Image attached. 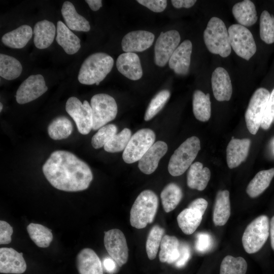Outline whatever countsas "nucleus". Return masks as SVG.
I'll use <instances>...</instances> for the list:
<instances>
[{
    "label": "nucleus",
    "instance_id": "20",
    "mask_svg": "<svg viewBox=\"0 0 274 274\" xmlns=\"http://www.w3.org/2000/svg\"><path fill=\"white\" fill-rule=\"evenodd\" d=\"M116 66L118 71L131 80H138L143 75V70L138 55L132 52L120 54L117 59Z\"/></svg>",
    "mask_w": 274,
    "mask_h": 274
},
{
    "label": "nucleus",
    "instance_id": "31",
    "mask_svg": "<svg viewBox=\"0 0 274 274\" xmlns=\"http://www.w3.org/2000/svg\"><path fill=\"white\" fill-rule=\"evenodd\" d=\"M202 216L199 211L187 208L178 215V225L185 234H191L200 225Z\"/></svg>",
    "mask_w": 274,
    "mask_h": 274
},
{
    "label": "nucleus",
    "instance_id": "21",
    "mask_svg": "<svg viewBox=\"0 0 274 274\" xmlns=\"http://www.w3.org/2000/svg\"><path fill=\"white\" fill-rule=\"evenodd\" d=\"M250 145L249 139L231 140L226 148V160L229 168L237 167L246 160Z\"/></svg>",
    "mask_w": 274,
    "mask_h": 274
},
{
    "label": "nucleus",
    "instance_id": "6",
    "mask_svg": "<svg viewBox=\"0 0 274 274\" xmlns=\"http://www.w3.org/2000/svg\"><path fill=\"white\" fill-rule=\"evenodd\" d=\"M269 219L261 215L253 220L246 228L242 236L245 251L253 254L259 251L265 243L269 234Z\"/></svg>",
    "mask_w": 274,
    "mask_h": 274
},
{
    "label": "nucleus",
    "instance_id": "30",
    "mask_svg": "<svg viewBox=\"0 0 274 274\" xmlns=\"http://www.w3.org/2000/svg\"><path fill=\"white\" fill-rule=\"evenodd\" d=\"M180 242L175 236L164 235L160 243L159 258L160 262L174 263L180 256Z\"/></svg>",
    "mask_w": 274,
    "mask_h": 274
},
{
    "label": "nucleus",
    "instance_id": "2",
    "mask_svg": "<svg viewBox=\"0 0 274 274\" xmlns=\"http://www.w3.org/2000/svg\"><path fill=\"white\" fill-rule=\"evenodd\" d=\"M114 59L109 54L97 52L89 55L82 64L78 79L85 85H98L111 72Z\"/></svg>",
    "mask_w": 274,
    "mask_h": 274
},
{
    "label": "nucleus",
    "instance_id": "49",
    "mask_svg": "<svg viewBox=\"0 0 274 274\" xmlns=\"http://www.w3.org/2000/svg\"><path fill=\"white\" fill-rule=\"evenodd\" d=\"M208 202L202 198H197L192 201L188 206V208L193 209L199 211L203 215L207 208Z\"/></svg>",
    "mask_w": 274,
    "mask_h": 274
},
{
    "label": "nucleus",
    "instance_id": "13",
    "mask_svg": "<svg viewBox=\"0 0 274 274\" xmlns=\"http://www.w3.org/2000/svg\"><path fill=\"white\" fill-rule=\"evenodd\" d=\"M180 40V35L176 30L160 33L154 47V61L157 65L162 67L167 63Z\"/></svg>",
    "mask_w": 274,
    "mask_h": 274
},
{
    "label": "nucleus",
    "instance_id": "9",
    "mask_svg": "<svg viewBox=\"0 0 274 274\" xmlns=\"http://www.w3.org/2000/svg\"><path fill=\"white\" fill-rule=\"evenodd\" d=\"M231 47L239 57L249 60L256 52V45L251 31L239 24L230 26L228 29Z\"/></svg>",
    "mask_w": 274,
    "mask_h": 274
},
{
    "label": "nucleus",
    "instance_id": "19",
    "mask_svg": "<svg viewBox=\"0 0 274 274\" xmlns=\"http://www.w3.org/2000/svg\"><path fill=\"white\" fill-rule=\"evenodd\" d=\"M167 149V145L164 142L159 141L154 143L139 161L138 167L140 170L147 175L153 173Z\"/></svg>",
    "mask_w": 274,
    "mask_h": 274
},
{
    "label": "nucleus",
    "instance_id": "25",
    "mask_svg": "<svg viewBox=\"0 0 274 274\" xmlns=\"http://www.w3.org/2000/svg\"><path fill=\"white\" fill-rule=\"evenodd\" d=\"M210 178L211 172L209 168L203 167L200 162H195L188 169L187 184L191 189L202 191L206 188Z\"/></svg>",
    "mask_w": 274,
    "mask_h": 274
},
{
    "label": "nucleus",
    "instance_id": "5",
    "mask_svg": "<svg viewBox=\"0 0 274 274\" xmlns=\"http://www.w3.org/2000/svg\"><path fill=\"white\" fill-rule=\"evenodd\" d=\"M200 150V142L197 137L188 138L172 155L168 165L169 173L174 177L183 174L191 166Z\"/></svg>",
    "mask_w": 274,
    "mask_h": 274
},
{
    "label": "nucleus",
    "instance_id": "36",
    "mask_svg": "<svg viewBox=\"0 0 274 274\" xmlns=\"http://www.w3.org/2000/svg\"><path fill=\"white\" fill-rule=\"evenodd\" d=\"M22 66L15 58L4 54H0V76L8 80H14L21 74Z\"/></svg>",
    "mask_w": 274,
    "mask_h": 274
},
{
    "label": "nucleus",
    "instance_id": "50",
    "mask_svg": "<svg viewBox=\"0 0 274 274\" xmlns=\"http://www.w3.org/2000/svg\"><path fill=\"white\" fill-rule=\"evenodd\" d=\"M196 2L195 0H172L173 6L177 9L181 8H189L192 7Z\"/></svg>",
    "mask_w": 274,
    "mask_h": 274
},
{
    "label": "nucleus",
    "instance_id": "12",
    "mask_svg": "<svg viewBox=\"0 0 274 274\" xmlns=\"http://www.w3.org/2000/svg\"><path fill=\"white\" fill-rule=\"evenodd\" d=\"M104 242L110 257L119 267L125 264L128 257V249L123 233L118 229L105 232Z\"/></svg>",
    "mask_w": 274,
    "mask_h": 274
},
{
    "label": "nucleus",
    "instance_id": "27",
    "mask_svg": "<svg viewBox=\"0 0 274 274\" xmlns=\"http://www.w3.org/2000/svg\"><path fill=\"white\" fill-rule=\"evenodd\" d=\"M230 216L229 192L228 190L218 192L214 207L213 220L216 226H223Z\"/></svg>",
    "mask_w": 274,
    "mask_h": 274
},
{
    "label": "nucleus",
    "instance_id": "22",
    "mask_svg": "<svg viewBox=\"0 0 274 274\" xmlns=\"http://www.w3.org/2000/svg\"><path fill=\"white\" fill-rule=\"evenodd\" d=\"M76 264L80 274H104L100 259L90 248H84L79 252Z\"/></svg>",
    "mask_w": 274,
    "mask_h": 274
},
{
    "label": "nucleus",
    "instance_id": "17",
    "mask_svg": "<svg viewBox=\"0 0 274 274\" xmlns=\"http://www.w3.org/2000/svg\"><path fill=\"white\" fill-rule=\"evenodd\" d=\"M213 92L219 101H229L232 93L231 80L227 71L222 67H217L211 78Z\"/></svg>",
    "mask_w": 274,
    "mask_h": 274
},
{
    "label": "nucleus",
    "instance_id": "16",
    "mask_svg": "<svg viewBox=\"0 0 274 274\" xmlns=\"http://www.w3.org/2000/svg\"><path fill=\"white\" fill-rule=\"evenodd\" d=\"M22 253L12 248L0 249V272L20 274L26 269V264Z\"/></svg>",
    "mask_w": 274,
    "mask_h": 274
},
{
    "label": "nucleus",
    "instance_id": "35",
    "mask_svg": "<svg viewBox=\"0 0 274 274\" xmlns=\"http://www.w3.org/2000/svg\"><path fill=\"white\" fill-rule=\"evenodd\" d=\"M73 126L71 121L65 116L54 119L48 127L49 136L54 140H61L68 138L72 133Z\"/></svg>",
    "mask_w": 274,
    "mask_h": 274
},
{
    "label": "nucleus",
    "instance_id": "42",
    "mask_svg": "<svg viewBox=\"0 0 274 274\" xmlns=\"http://www.w3.org/2000/svg\"><path fill=\"white\" fill-rule=\"evenodd\" d=\"M170 95L168 90H162L155 95L146 111L144 116L145 121L151 120L162 110L169 99Z\"/></svg>",
    "mask_w": 274,
    "mask_h": 274
},
{
    "label": "nucleus",
    "instance_id": "23",
    "mask_svg": "<svg viewBox=\"0 0 274 274\" xmlns=\"http://www.w3.org/2000/svg\"><path fill=\"white\" fill-rule=\"evenodd\" d=\"M55 32L56 28L52 22L47 20L38 22L33 30L35 46L40 49L49 47L54 41Z\"/></svg>",
    "mask_w": 274,
    "mask_h": 274
},
{
    "label": "nucleus",
    "instance_id": "7",
    "mask_svg": "<svg viewBox=\"0 0 274 274\" xmlns=\"http://www.w3.org/2000/svg\"><path fill=\"white\" fill-rule=\"evenodd\" d=\"M90 106L93 130H98L116 117L117 105L115 99L110 95L99 93L93 95L90 100Z\"/></svg>",
    "mask_w": 274,
    "mask_h": 274
},
{
    "label": "nucleus",
    "instance_id": "55",
    "mask_svg": "<svg viewBox=\"0 0 274 274\" xmlns=\"http://www.w3.org/2000/svg\"><path fill=\"white\" fill-rule=\"evenodd\" d=\"M2 109H3V105H2V104L1 102V103H0V111H1V112L2 111Z\"/></svg>",
    "mask_w": 274,
    "mask_h": 274
},
{
    "label": "nucleus",
    "instance_id": "37",
    "mask_svg": "<svg viewBox=\"0 0 274 274\" xmlns=\"http://www.w3.org/2000/svg\"><path fill=\"white\" fill-rule=\"evenodd\" d=\"M30 238L40 248L49 246L53 239L51 230L37 223H31L26 227Z\"/></svg>",
    "mask_w": 274,
    "mask_h": 274
},
{
    "label": "nucleus",
    "instance_id": "56",
    "mask_svg": "<svg viewBox=\"0 0 274 274\" xmlns=\"http://www.w3.org/2000/svg\"><path fill=\"white\" fill-rule=\"evenodd\" d=\"M273 122H274V120H273Z\"/></svg>",
    "mask_w": 274,
    "mask_h": 274
},
{
    "label": "nucleus",
    "instance_id": "15",
    "mask_svg": "<svg viewBox=\"0 0 274 274\" xmlns=\"http://www.w3.org/2000/svg\"><path fill=\"white\" fill-rule=\"evenodd\" d=\"M154 38V35L148 31H132L122 39V49L125 52H142L151 46Z\"/></svg>",
    "mask_w": 274,
    "mask_h": 274
},
{
    "label": "nucleus",
    "instance_id": "10",
    "mask_svg": "<svg viewBox=\"0 0 274 274\" xmlns=\"http://www.w3.org/2000/svg\"><path fill=\"white\" fill-rule=\"evenodd\" d=\"M270 94L266 88H259L250 99L245 117L247 127L252 134H256L261 125Z\"/></svg>",
    "mask_w": 274,
    "mask_h": 274
},
{
    "label": "nucleus",
    "instance_id": "51",
    "mask_svg": "<svg viewBox=\"0 0 274 274\" xmlns=\"http://www.w3.org/2000/svg\"><path fill=\"white\" fill-rule=\"evenodd\" d=\"M116 264V262L110 257L105 258L103 261L105 269L111 274L115 272L117 268Z\"/></svg>",
    "mask_w": 274,
    "mask_h": 274
},
{
    "label": "nucleus",
    "instance_id": "45",
    "mask_svg": "<svg viewBox=\"0 0 274 274\" xmlns=\"http://www.w3.org/2000/svg\"><path fill=\"white\" fill-rule=\"evenodd\" d=\"M212 244V238L209 234L201 232L197 234L195 249L197 252H206L211 249Z\"/></svg>",
    "mask_w": 274,
    "mask_h": 274
},
{
    "label": "nucleus",
    "instance_id": "52",
    "mask_svg": "<svg viewBox=\"0 0 274 274\" xmlns=\"http://www.w3.org/2000/svg\"><path fill=\"white\" fill-rule=\"evenodd\" d=\"M85 2L88 4L90 8L93 11L98 10L102 6L101 0H86Z\"/></svg>",
    "mask_w": 274,
    "mask_h": 274
},
{
    "label": "nucleus",
    "instance_id": "44",
    "mask_svg": "<svg viewBox=\"0 0 274 274\" xmlns=\"http://www.w3.org/2000/svg\"><path fill=\"white\" fill-rule=\"evenodd\" d=\"M274 120V88L272 90L264 113L260 126L264 130L268 129Z\"/></svg>",
    "mask_w": 274,
    "mask_h": 274
},
{
    "label": "nucleus",
    "instance_id": "11",
    "mask_svg": "<svg viewBox=\"0 0 274 274\" xmlns=\"http://www.w3.org/2000/svg\"><path fill=\"white\" fill-rule=\"evenodd\" d=\"M65 110L75 121L80 133L86 135L92 129V112L87 100L82 103L78 98L71 97L66 102Z\"/></svg>",
    "mask_w": 274,
    "mask_h": 274
},
{
    "label": "nucleus",
    "instance_id": "38",
    "mask_svg": "<svg viewBox=\"0 0 274 274\" xmlns=\"http://www.w3.org/2000/svg\"><path fill=\"white\" fill-rule=\"evenodd\" d=\"M247 266V263L243 257L227 255L221 262L220 274H246Z\"/></svg>",
    "mask_w": 274,
    "mask_h": 274
},
{
    "label": "nucleus",
    "instance_id": "43",
    "mask_svg": "<svg viewBox=\"0 0 274 274\" xmlns=\"http://www.w3.org/2000/svg\"><path fill=\"white\" fill-rule=\"evenodd\" d=\"M117 127L113 124L100 128L91 139V145L96 149L104 146L117 133Z\"/></svg>",
    "mask_w": 274,
    "mask_h": 274
},
{
    "label": "nucleus",
    "instance_id": "29",
    "mask_svg": "<svg viewBox=\"0 0 274 274\" xmlns=\"http://www.w3.org/2000/svg\"><path fill=\"white\" fill-rule=\"evenodd\" d=\"M33 30L28 25H22L5 33L2 38L3 44L12 48L20 49L26 46L31 38Z\"/></svg>",
    "mask_w": 274,
    "mask_h": 274
},
{
    "label": "nucleus",
    "instance_id": "54",
    "mask_svg": "<svg viewBox=\"0 0 274 274\" xmlns=\"http://www.w3.org/2000/svg\"><path fill=\"white\" fill-rule=\"evenodd\" d=\"M270 146H271L272 152L274 154V137L272 139L271 141Z\"/></svg>",
    "mask_w": 274,
    "mask_h": 274
},
{
    "label": "nucleus",
    "instance_id": "3",
    "mask_svg": "<svg viewBox=\"0 0 274 274\" xmlns=\"http://www.w3.org/2000/svg\"><path fill=\"white\" fill-rule=\"evenodd\" d=\"M158 207L157 195L151 190H145L135 199L130 212L131 225L142 229L154 221Z\"/></svg>",
    "mask_w": 274,
    "mask_h": 274
},
{
    "label": "nucleus",
    "instance_id": "33",
    "mask_svg": "<svg viewBox=\"0 0 274 274\" xmlns=\"http://www.w3.org/2000/svg\"><path fill=\"white\" fill-rule=\"evenodd\" d=\"M274 176V168L259 172L247 186L246 192L252 198L257 197L269 186Z\"/></svg>",
    "mask_w": 274,
    "mask_h": 274
},
{
    "label": "nucleus",
    "instance_id": "41",
    "mask_svg": "<svg viewBox=\"0 0 274 274\" xmlns=\"http://www.w3.org/2000/svg\"><path fill=\"white\" fill-rule=\"evenodd\" d=\"M131 137V130L125 128L121 132L116 133L104 146L106 151L110 153L118 152L124 150Z\"/></svg>",
    "mask_w": 274,
    "mask_h": 274
},
{
    "label": "nucleus",
    "instance_id": "32",
    "mask_svg": "<svg viewBox=\"0 0 274 274\" xmlns=\"http://www.w3.org/2000/svg\"><path fill=\"white\" fill-rule=\"evenodd\" d=\"M192 106L193 112L196 119L201 122L209 120L211 115L209 93L206 94L201 90H195L193 93Z\"/></svg>",
    "mask_w": 274,
    "mask_h": 274
},
{
    "label": "nucleus",
    "instance_id": "28",
    "mask_svg": "<svg viewBox=\"0 0 274 274\" xmlns=\"http://www.w3.org/2000/svg\"><path fill=\"white\" fill-rule=\"evenodd\" d=\"M232 12L239 24L245 27L254 25L258 19L255 6L249 0L235 4L233 6Z\"/></svg>",
    "mask_w": 274,
    "mask_h": 274
},
{
    "label": "nucleus",
    "instance_id": "47",
    "mask_svg": "<svg viewBox=\"0 0 274 274\" xmlns=\"http://www.w3.org/2000/svg\"><path fill=\"white\" fill-rule=\"evenodd\" d=\"M180 256L175 265L178 268H181L185 266L191 256V250L189 246L184 242L180 244Z\"/></svg>",
    "mask_w": 274,
    "mask_h": 274
},
{
    "label": "nucleus",
    "instance_id": "53",
    "mask_svg": "<svg viewBox=\"0 0 274 274\" xmlns=\"http://www.w3.org/2000/svg\"><path fill=\"white\" fill-rule=\"evenodd\" d=\"M269 231L270 235L271 246L274 251V216L271 218L270 225Z\"/></svg>",
    "mask_w": 274,
    "mask_h": 274
},
{
    "label": "nucleus",
    "instance_id": "4",
    "mask_svg": "<svg viewBox=\"0 0 274 274\" xmlns=\"http://www.w3.org/2000/svg\"><path fill=\"white\" fill-rule=\"evenodd\" d=\"M203 40L211 53L222 57H227L231 53L228 30L220 18L213 17L210 19L203 32Z\"/></svg>",
    "mask_w": 274,
    "mask_h": 274
},
{
    "label": "nucleus",
    "instance_id": "1",
    "mask_svg": "<svg viewBox=\"0 0 274 274\" xmlns=\"http://www.w3.org/2000/svg\"><path fill=\"white\" fill-rule=\"evenodd\" d=\"M42 170L52 186L67 192L84 190L93 179L88 165L73 153L64 150L52 153Z\"/></svg>",
    "mask_w": 274,
    "mask_h": 274
},
{
    "label": "nucleus",
    "instance_id": "8",
    "mask_svg": "<svg viewBox=\"0 0 274 274\" xmlns=\"http://www.w3.org/2000/svg\"><path fill=\"white\" fill-rule=\"evenodd\" d=\"M155 132L149 128L137 131L131 137L124 150L122 158L127 163L139 161L149 149L154 144Z\"/></svg>",
    "mask_w": 274,
    "mask_h": 274
},
{
    "label": "nucleus",
    "instance_id": "34",
    "mask_svg": "<svg viewBox=\"0 0 274 274\" xmlns=\"http://www.w3.org/2000/svg\"><path fill=\"white\" fill-rule=\"evenodd\" d=\"M182 196V191L179 185L174 183L167 184L160 194L164 211L169 213L174 210L180 202Z\"/></svg>",
    "mask_w": 274,
    "mask_h": 274
},
{
    "label": "nucleus",
    "instance_id": "48",
    "mask_svg": "<svg viewBox=\"0 0 274 274\" xmlns=\"http://www.w3.org/2000/svg\"><path fill=\"white\" fill-rule=\"evenodd\" d=\"M13 230L12 226L7 222L0 221V244H8L11 242V235Z\"/></svg>",
    "mask_w": 274,
    "mask_h": 274
},
{
    "label": "nucleus",
    "instance_id": "24",
    "mask_svg": "<svg viewBox=\"0 0 274 274\" xmlns=\"http://www.w3.org/2000/svg\"><path fill=\"white\" fill-rule=\"evenodd\" d=\"M56 41L68 54L77 53L81 48L80 40L61 21L57 23Z\"/></svg>",
    "mask_w": 274,
    "mask_h": 274
},
{
    "label": "nucleus",
    "instance_id": "46",
    "mask_svg": "<svg viewBox=\"0 0 274 274\" xmlns=\"http://www.w3.org/2000/svg\"><path fill=\"white\" fill-rule=\"evenodd\" d=\"M137 2L157 13L163 11L167 6V1L165 0H138Z\"/></svg>",
    "mask_w": 274,
    "mask_h": 274
},
{
    "label": "nucleus",
    "instance_id": "26",
    "mask_svg": "<svg viewBox=\"0 0 274 274\" xmlns=\"http://www.w3.org/2000/svg\"><path fill=\"white\" fill-rule=\"evenodd\" d=\"M61 14L70 29L84 32L89 31L90 26L89 22L77 13L71 2H64L61 8Z\"/></svg>",
    "mask_w": 274,
    "mask_h": 274
},
{
    "label": "nucleus",
    "instance_id": "18",
    "mask_svg": "<svg viewBox=\"0 0 274 274\" xmlns=\"http://www.w3.org/2000/svg\"><path fill=\"white\" fill-rule=\"evenodd\" d=\"M192 44L189 40L184 41L175 50L169 61V67L178 75H186L189 70Z\"/></svg>",
    "mask_w": 274,
    "mask_h": 274
},
{
    "label": "nucleus",
    "instance_id": "39",
    "mask_svg": "<svg viewBox=\"0 0 274 274\" xmlns=\"http://www.w3.org/2000/svg\"><path fill=\"white\" fill-rule=\"evenodd\" d=\"M164 233V229L158 225L151 229L146 243V250L150 260L156 258Z\"/></svg>",
    "mask_w": 274,
    "mask_h": 274
},
{
    "label": "nucleus",
    "instance_id": "40",
    "mask_svg": "<svg viewBox=\"0 0 274 274\" xmlns=\"http://www.w3.org/2000/svg\"><path fill=\"white\" fill-rule=\"evenodd\" d=\"M260 36L267 44L274 43V16L264 10L260 18Z\"/></svg>",
    "mask_w": 274,
    "mask_h": 274
},
{
    "label": "nucleus",
    "instance_id": "14",
    "mask_svg": "<svg viewBox=\"0 0 274 274\" xmlns=\"http://www.w3.org/2000/svg\"><path fill=\"white\" fill-rule=\"evenodd\" d=\"M48 90L42 75L29 76L19 86L16 94V99L19 104L29 102L38 98Z\"/></svg>",
    "mask_w": 274,
    "mask_h": 274
}]
</instances>
